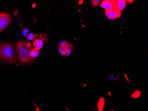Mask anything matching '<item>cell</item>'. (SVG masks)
<instances>
[{"instance_id":"cell-1","label":"cell","mask_w":148,"mask_h":111,"mask_svg":"<svg viewBox=\"0 0 148 111\" xmlns=\"http://www.w3.org/2000/svg\"><path fill=\"white\" fill-rule=\"evenodd\" d=\"M16 52L20 61L24 64H28L32 61L29 53L32 49L30 43L25 41H19L16 43Z\"/></svg>"},{"instance_id":"cell-2","label":"cell","mask_w":148,"mask_h":111,"mask_svg":"<svg viewBox=\"0 0 148 111\" xmlns=\"http://www.w3.org/2000/svg\"><path fill=\"white\" fill-rule=\"evenodd\" d=\"M0 59L10 63L15 62V52L11 45L9 44L0 45Z\"/></svg>"},{"instance_id":"cell-3","label":"cell","mask_w":148,"mask_h":111,"mask_svg":"<svg viewBox=\"0 0 148 111\" xmlns=\"http://www.w3.org/2000/svg\"><path fill=\"white\" fill-rule=\"evenodd\" d=\"M73 49V46L69 41H61L58 46V50L60 55L63 56H69Z\"/></svg>"},{"instance_id":"cell-4","label":"cell","mask_w":148,"mask_h":111,"mask_svg":"<svg viewBox=\"0 0 148 111\" xmlns=\"http://www.w3.org/2000/svg\"><path fill=\"white\" fill-rule=\"evenodd\" d=\"M11 22V19L9 13L0 12V33L6 28L9 26Z\"/></svg>"},{"instance_id":"cell-5","label":"cell","mask_w":148,"mask_h":111,"mask_svg":"<svg viewBox=\"0 0 148 111\" xmlns=\"http://www.w3.org/2000/svg\"><path fill=\"white\" fill-rule=\"evenodd\" d=\"M116 1L105 0L101 3V6L106 10H110L116 9Z\"/></svg>"},{"instance_id":"cell-6","label":"cell","mask_w":148,"mask_h":111,"mask_svg":"<svg viewBox=\"0 0 148 111\" xmlns=\"http://www.w3.org/2000/svg\"><path fill=\"white\" fill-rule=\"evenodd\" d=\"M105 13L107 18L110 20L117 19L121 16V12L116 9L110 10H106Z\"/></svg>"},{"instance_id":"cell-7","label":"cell","mask_w":148,"mask_h":111,"mask_svg":"<svg viewBox=\"0 0 148 111\" xmlns=\"http://www.w3.org/2000/svg\"><path fill=\"white\" fill-rule=\"evenodd\" d=\"M126 1L125 0L116 1V9L121 12L126 6Z\"/></svg>"},{"instance_id":"cell-8","label":"cell","mask_w":148,"mask_h":111,"mask_svg":"<svg viewBox=\"0 0 148 111\" xmlns=\"http://www.w3.org/2000/svg\"><path fill=\"white\" fill-rule=\"evenodd\" d=\"M33 46L35 50L39 51L44 46L43 41L40 39H36L33 42Z\"/></svg>"},{"instance_id":"cell-9","label":"cell","mask_w":148,"mask_h":111,"mask_svg":"<svg viewBox=\"0 0 148 111\" xmlns=\"http://www.w3.org/2000/svg\"><path fill=\"white\" fill-rule=\"evenodd\" d=\"M39 53V51L35 50V48H32V50L30 52V57L32 59V60H33L35 58L38 56Z\"/></svg>"},{"instance_id":"cell-10","label":"cell","mask_w":148,"mask_h":111,"mask_svg":"<svg viewBox=\"0 0 148 111\" xmlns=\"http://www.w3.org/2000/svg\"><path fill=\"white\" fill-rule=\"evenodd\" d=\"M36 36H37V35H34V34H32V33H29L28 35V39L29 41L34 40L36 37Z\"/></svg>"},{"instance_id":"cell-11","label":"cell","mask_w":148,"mask_h":111,"mask_svg":"<svg viewBox=\"0 0 148 111\" xmlns=\"http://www.w3.org/2000/svg\"><path fill=\"white\" fill-rule=\"evenodd\" d=\"M101 1H99V0H93V1H91L92 4H93V6H97L100 3Z\"/></svg>"},{"instance_id":"cell-12","label":"cell","mask_w":148,"mask_h":111,"mask_svg":"<svg viewBox=\"0 0 148 111\" xmlns=\"http://www.w3.org/2000/svg\"><path fill=\"white\" fill-rule=\"evenodd\" d=\"M127 1V2H128V3H131L133 2V1Z\"/></svg>"},{"instance_id":"cell-13","label":"cell","mask_w":148,"mask_h":111,"mask_svg":"<svg viewBox=\"0 0 148 111\" xmlns=\"http://www.w3.org/2000/svg\"></svg>"}]
</instances>
